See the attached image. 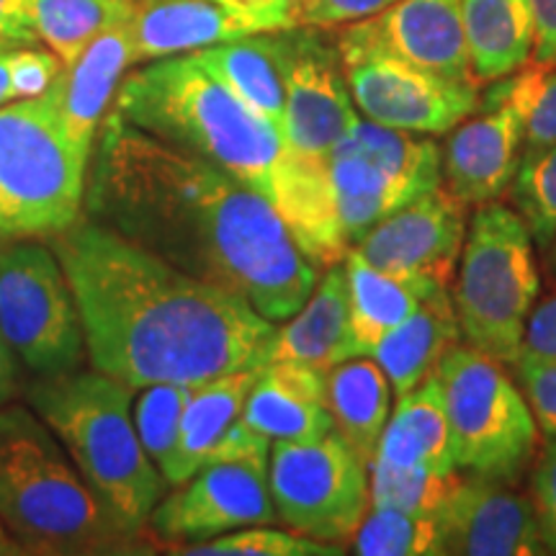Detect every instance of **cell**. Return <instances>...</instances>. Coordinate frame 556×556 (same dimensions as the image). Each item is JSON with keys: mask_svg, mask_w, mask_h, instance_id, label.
Instances as JSON below:
<instances>
[{"mask_svg": "<svg viewBox=\"0 0 556 556\" xmlns=\"http://www.w3.org/2000/svg\"><path fill=\"white\" fill-rule=\"evenodd\" d=\"M83 204L90 219L235 291L270 323L296 315L317 287V266L263 193L111 109L90 152Z\"/></svg>", "mask_w": 556, "mask_h": 556, "instance_id": "obj_1", "label": "cell"}, {"mask_svg": "<svg viewBox=\"0 0 556 556\" xmlns=\"http://www.w3.org/2000/svg\"><path fill=\"white\" fill-rule=\"evenodd\" d=\"M78 302L90 366L139 392L206 384L268 364L278 323L248 299L170 266L101 222L50 235Z\"/></svg>", "mask_w": 556, "mask_h": 556, "instance_id": "obj_2", "label": "cell"}, {"mask_svg": "<svg viewBox=\"0 0 556 556\" xmlns=\"http://www.w3.org/2000/svg\"><path fill=\"white\" fill-rule=\"evenodd\" d=\"M111 111L170 148L219 165L274 199L289 160L287 139L214 78L197 54L152 60L124 75Z\"/></svg>", "mask_w": 556, "mask_h": 556, "instance_id": "obj_3", "label": "cell"}, {"mask_svg": "<svg viewBox=\"0 0 556 556\" xmlns=\"http://www.w3.org/2000/svg\"><path fill=\"white\" fill-rule=\"evenodd\" d=\"M0 523L24 554H111L137 544L29 405L0 407Z\"/></svg>", "mask_w": 556, "mask_h": 556, "instance_id": "obj_4", "label": "cell"}, {"mask_svg": "<svg viewBox=\"0 0 556 556\" xmlns=\"http://www.w3.org/2000/svg\"><path fill=\"white\" fill-rule=\"evenodd\" d=\"M135 389L96 371L39 377L26 400L50 426L96 497L129 536H139L165 495L163 471L139 441Z\"/></svg>", "mask_w": 556, "mask_h": 556, "instance_id": "obj_5", "label": "cell"}, {"mask_svg": "<svg viewBox=\"0 0 556 556\" xmlns=\"http://www.w3.org/2000/svg\"><path fill=\"white\" fill-rule=\"evenodd\" d=\"M539 287L533 238L523 217L500 201L477 206L451 294L467 345L500 364H516Z\"/></svg>", "mask_w": 556, "mask_h": 556, "instance_id": "obj_6", "label": "cell"}, {"mask_svg": "<svg viewBox=\"0 0 556 556\" xmlns=\"http://www.w3.org/2000/svg\"><path fill=\"white\" fill-rule=\"evenodd\" d=\"M88 163L41 96L0 106V238H50L73 225Z\"/></svg>", "mask_w": 556, "mask_h": 556, "instance_id": "obj_7", "label": "cell"}, {"mask_svg": "<svg viewBox=\"0 0 556 556\" xmlns=\"http://www.w3.org/2000/svg\"><path fill=\"white\" fill-rule=\"evenodd\" d=\"M456 469L510 482L536 454L539 426L526 394L497 358L454 345L435 368Z\"/></svg>", "mask_w": 556, "mask_h": 556, "instance_id": "obj_8", "label": "cell"}, {"mask_svg": "<svg viewBox=\"0 0 556 556\" xmlns=\"http://www.w3.org/2000/svg\"><path fill=\"white\" fill-rule=\"evenodd\" d=\"M348 245L422 193L443 186L441 150L433 139L358 119L325 157Z\"/></svg>", "mask_w": 556, "mask_h": 556, "instance_id": "obj_9", "label": "cell"}, {"mask_svg": "<svg viewBox=\"0 0 556 556\" xmlns=\"http://www.w3.org/2000/svg\"><path fill=\"white\" fill-rule=\"evenodd\" d=\"M0 330L39 377L80 366L88 351L78 302L50 245L18 240L0 250Z\"/></svg>", "mask_w": 556, "mask_h": 556, "instance_id": "obj_10", "label": "cell"}, {"mask_svg": "<svg viewBox=\"0 0 556 556\" xmlns=\"http://www.w3.org/2000/svg\"><path fill=\"white\" fill-rule=\"evenodd\" d=\"M268 486L289 531L328 544L351 541L371 507L368 464L336 430L317 441H276Z\"/></svg>", "mask_w": 556, "mask_h": 556, "instance_id": "obj_11", "label": "cell"}, {"mask_svg": "<svg viewBox=\"0 0 556 556\" xmlns=\"http://www.w3.org/2000/svg\"><path fill=\"white\" fill-rule=\"evenodd\" d=\"M270 456L219 458L163 497L144 531L168 544L191 546L248 526L276 523L268 486Z\"/></svg>", "mask_w": 556, "mask_h": 556, "instance_id": "obj_12", "label": "cell"}, {"mask_svg": "<svg viewBox=\"0 0 556 556\" xmlns=\"http://www.w3.org/2000/svg\"><path fill=\"white\" fill-rule=\"evenodd\" d=\"M283 70V139L296 155L325 160L358 124L338 47L294 26L278 31Z\"/></svg>", "mask_w": 556, "mask_h": 556, "instance_id": "obj_13", "label": "cell"}, {"mask_svg": "<svg viewBox=\"0 0 556 556\" xmlns=\"http://www.w3.org/2000/svg\"><path fill=\"white\" fill-rule=\"evenodd\" d=\"M353 103L366 119L409 131L446 135L477 109V83L415 67L387 54L343 62Z\"/></svg>", "mask_w": 556, "mask_h": 556, "instance_id": "obj_14", "label": "cell"}, {"mask_svg": "<svg viewBox=\"0 0 556 556\" xmlns=\"http://www.w3.org/2000/svg\"><path fill=\"white\" fill-rule=\"evenodd\" d=\"M338 54L340 62L387 54L446 78L477 83L464 34L462 0H397L377 16L340 31Z\"/></svg>", "mask_w": 556, "mask_h": 556, "instance_id": "obj_15", "label": "cell"}, {"mask_svg": "<svg viewBox=\"0 0 556 556\" xmlns=\"http://www.w3.org/2000/svg\"><path fill=\"white\" fill-rule=\"evenodd\" d=\"M467 227V204L446 186H438L368 229L353 250L387 274L433 278L451 287Z\"/></svg>", "mask_w": 556, "mask_h": 556, "instance_id": "obj_16", "label": "cell"}, {"mask_svg": "<svg viewBox=\"0 0 556 556\" xmlns=\"http://www.w3.org/2000/svg\"><path fill=\"white\" fill-rule=\"evenodd\" d=\"M443 552L467 556L548 554L533 500L495 479H462L438 513Z\"/></svg>", "mask_w": 556, "mask_h": 556, "instance_id": "obj_17", "label": "cell"}, {"mask_svg": "<svg viewBox=\"0 0 556 556\" xmlns=\"http://www.w3.org/2000/svg\"><path fill=\"white\" fill-rule=\"evenodd\" d=\"M523 160V119L513 103L490 90L484 111L451 135L441 155L446 189L467 206L497 201L513 186Z\"/></svg>", "mask_w": 556, "mask_h": 556, "instance_id": "obj_18", "label": "cell"}, {"mask_svg": "<svg viewBox=\"0 0 556 556\" xmlns=\"http://www.w3.org/2000/svg\"><path fill=\"white\" fill-rule=\"evenodd\" d=\"M131 65H137L135 45L129 21H124L99 34L78 58L62 65L47 93H41L73 148L88 160L103 116Z\"/></svg>", "mask_w": 556, "mask_h": 556, "instance_id": "obj_19", "label": "cell"}, {"mask_svg": "<svg viewBox=\"0 0 556 556\" xmlns=\"http://www.w3.org/2000/svg\"><path fill=\"white\" fill-rule=\"evenodd\" d=\"M135 62L199 52L250 34L266 31L255 18L225 9L217 0H137L129 18Z\"/></svg>", "mask_w": 556, "mask_h": 556, "instance_id": "obj_20", "label": "cell"}, {"mask_svg": "<svg viewBox=\"0 0 556 556\" xmlns=\"http://www.w3.org/2000/svg\"><path fill=\"white\" fill-rule=\"evenodd\" d=\"M325 377L315 366L270 361L250 389L242 420L255 433L276 441H317L332 430Z\"/></svg>", "mask_w": 556, "mask_h": 556, "instance_id": "obj_21", "label": "cell"}, {"mask_svg": "<svg viewBox=\"0 0 556 556\" xmlns=\"http://www.w3.org/2000/svg\"><path fill=\"white\" fill-rule=\"evenodd\" d=\"M261 368L227 374V377L197 387L184 409V417H180L173 454L160 469L170 486L189 482L201 467L219 462L229 435L242 420V409H245L248 394L258 379Z\"/></svg>", "mask_w": 556, "mask_h": 556, "instance_id": "obj_22", "label": "cell"}, {"mask_svg": "<svg viewBox=\"0 0 556 556\" xmlns=\"http://www.w3.org/2000/svg\"><path fill=\"white\" fill-rule=\"evenodd\" d=\"M356 358V343L351 330V304L343 263L325 268L315 291L287 325L276 330L270 361L315 366L330 371L340 361Z\"/></svg>", "mask_w": 556, "mask_h": 556, "instance_id": "obj_23", "label": "cell"}, {"mask_svg": "<svg viewBox=\"0 0 556 556\" xmlns=\"http://www.w3.org/2000/svg\"><path fill=\"white\" fill-rule=\"evenodd\" d=\"M462 338L448 287L433 291L405 323L374 345L371 358L384 368L397 397L420 387L435 374L441 358Z\"/></svg>", "mask_w": 556, "mask_h": 556, "instance_id": "obj_24", "label": "cell"}, {"mask_svg": "<svg viewBox=\"0 0 556 556\" xmlns=\"http://www.w3.org/2000/svg\"><path fill=\"white\" fill-rule=\"evenodd\" d=\"M348 304L356 356H371L374 345L413 315L426 299L443 287L433 278H407L387 274L366 263L356 250H348L345 261Z\"/></svg>", "mask_w": 556, "mask_h": 556, "instance_id": "obj_25", "label": "cell"}, {"mask_svg": "<svg viewBox=\"0 0 556 556\" xmlns=\"http://www.w3.org/2000/svg\"><path fill=\"white\" fill-rule=\"evenodd\" d=\"M374 458L392 467H422L443 475L456 471L446 405L435 374L397 397L394 413L381 430Z\"/></svg>", "mask_w": 556, "mask_h": 556, "instance_id": "obj_26", "label": "cell"}, {"mask_svg": "<svg viewBox=\"0 0 556 556\" xmlns=\"http://www.w3.org/2000/svg\"><path fill=\"white\" fill-rule=\"evenodd\" d=\"M332 430L371 464L392 413V381L371 356L340 361L325 377Z\"/></svg>", "mask_w": 556, "mask_h": 556, "instance_id": "obj_27", "label": "cell"}, {"mask_svg": "<svg viewBox=\"0 0 556 556\" xmlns=\"http://www.w3.org/2000/svg\"><path fill=\"white\" fill-rule=\"evenodd\" d=\"M208 73L283 135V70L278 31H261L193 52Z\"/></svg>", "mask_w": 556, "mask_h": 556, "instance_id": "obj_28", "label": "cell"}, {"mask_svg": "<svg viewBox=\"0 0 556 556\" xmlns=\"http://www.w3.org/2000/svg\"><path fill=\"white\" fill-rule=\"evenodd\" d=\"M464 34L475 80H500L526 67L533 54L528 0H462Z\"/></svg>", "mask_w": 556, "mask_h": 556, "instance_id": "obj_29", "label": "cell"}, {"mask_svg": "<svg viewBox=\"0 0 556 556\" xmlns=\"http://www.w3.org/2000/svg\"><path fill=\"white\" fill-rule=\"evenodd\" d=\"M131 0H29L34 34L62 60L73 62L99 34L131 18Z\"/></svg>", "mask_w": 556, "mask_h": 556, "instance_id": "obj_30", "label": "cell"}, {"mask_svg": "<svg viewBox=\"0 0 556 556\" xmlns=\"http://www.w3.org/2000/svg\"><path fill=\"white\" fill-rule=\"evenodd\" d=\"M458 484H462L458 469L443 475L422 467H392L377 458L368 464L371 507L413 513V516H438Z\"/></svg>", "mask_w": 556, "mask_h": 556, "instance_id": "obj_31", "label": "cell"}, {"mask_svg": "<svg viewBox=\"0 0 556 556\" xmlns=\"http://www.w3.org/2000/svg\"><path fill=\"white\" fill-rule=\"evenodd\" d=\"M351 552L361 556H441L443 533L438 516L368 507L356 533L351 536Z\"/></svg>", "mask_w": 556, "mask_h": 556, "instance_id": "obj_32", "label": "cell"}, {"mask_svg": "<svg viewBox=\"0 0 556 556\" xmlns=\"http://www.w3.org/2000/svg\"><path fill=\"white\" fill-rule=\"evenodd\" d=\"M492 93L513 103L523 119V155L556 144V65L520 67Z\"/></svg>", "mask_w": 556, "mask_h": 556, "instance_id": "obj_33", "label": "cell"}, {"mask_svg": "<svg viewBox=\"0 0 556 556\" xmlns=\"http://www.w3.org/2000/svg\"><path fill=\"white\" fill-rule=\"evenodd\" d=\"M199 384H178V381H163L139 389L131 402V420H135L137 435L142 441L148 456L157 469L165 467L176 446L180 417L189 405Z\"/></svg>", "mask_w": 556, "mask_h": 556, "instance_id": "obj_34", "label": "cell"}, {"mask_svg": "<svg viewBox=\"0 0 556 556\" xmlns=\"http://www.w3.org/2000/svg\"><path fill=\"white\" fill-rule=\"evenodd\" d=\"M510 191L533 242L548 248L556 238V144L523 155Z\"/></svg>", "mask_w": 556, "mask_h": 556, "instance_id": "obj_35", "label": "cell"}, {"mask_svg": "<svg viewBox=\"0 0 556 556\" xmlns=\"http://www.w3.org/2000/svg\"><path fill=\"white\" fill-rule=\"evenodd\" d=\"M178 554L189 556H338L343 548L328 541L302 536L296 531H278L270 526H248L222 533L201 544L180 546Z\"/></svg>", "mask_w": 556, "mask_h": 556, "instance_id": "obj_36", "label": "cell"}, {"mask_svg": "<svg viewBox=\"0 0 556 556\" xmlns=\"http://www.w3.org/2000/svg\"><path fill=\"white\" fill-rule=\"evenodd\" d=\"M513 368L539 430L546 438H556V361L518 358Z\"/></svg>", "mask_w": 556, "mask_h": 556, "instance_id": "obj_37", "label": "cell"}, {"mask_svg": "<svg viewBox=\"0 0 556 556\" xmlns=\"http://www.w3.org/2000/svg\"><path fill=\"white\" fill-rule=\"evenodd\" d=\"M397 0H291L294 26H340L356 24L389 9Z\"/></svg>", "mask_w": 556, "mask_h": 556, "instance_id": "obj_38", "label": "cell"}, {"mask_svg": "<svg viewBox=\"0 0 556 556\" xmlns=\"http://www.w3.org/2000/svg\"><path fill=\"white\" fill-rule=\"evenodd\" d=\"M11 86L16 101L39 99L58 78L62 60L52 50H31V47H13L9 54Z\"/></svg>", "mask_w": 556, "mask_h": 556, "instance_id": "obj_39", "label": "cell"}, {"mask_svg": "<svg viewBox=\"0 0 556 556\" xmlns=\"http://www.w3.org/2000/svg\"><path fill=\"white\" fill-rule=\"evenodd\" d=\"M533 507L548 554H556V438H546L531 479Z\"/></svg>", "mask_w": 556, "mask_h": 556, "instance_id": "obj_40", "label": "cell"}, {"mask_svg": "<svg viewBox=\"0 0 556 556\" xmlns=\"http://www.w3.org/2000/svg\"><path fill=\"white\" fill-rule=\"evenodd\" d=\"M518 358L556 361V296H548L546 302L533 307L520 340Z\"/></svg>", "mask_w": 556, "mask_h": 556, "instance_id": "obj_41", "label": "cell"}, {"mask_svg": "<svg viewBox=\"0 0 556 556\" xmlns=\"http://www.w3.org/2000/svg\"><path fill=\"white\" fill-rule=\"evenodd\" d=\"M240 16L255 18L266 31L294 29L291 24V0H217Z\"/></svg>", "mask_w": 556, "mask_h": 556, "instance_id": "obj_42", "label": "cell"}, {"mask_svg": "<svg viewBox=\"0 0 556 556\" xmlns=\"http://www.w3.org/2000/svg\"><path fill=\"white\" fill-rule=\"evenodd\" d=\"M533 13V60L556 65V0H528Z\"/></svg>", "mask_w": 556, "mask_h": 556, "instance_id": "obj_43", "label": "cell"}, {"mask_svg": "<svg viewBox=\"0 0 556 556\" xmlns=\"http://www.w3.org/2000/svg\"><path fill=\"white\" fill-rule=\"evenodd\" d=\"M0 41L13 47L39 41L31 26L29 0H0Z\"/></svg>", "mask_w": 556, "mask_h": 556, "instance_id": "obj_44", "label": "cell"}, {"mask_svg": "<svg viewBox=\"0 0 556 556\" xmlns=\"http://www.w3.org/2000/svg\"><path fill=\"white\" fill-rule=\"evenodd\" d=\"M16 394V351L0 330V407H5Z\"/></svg>", "mask_w": 556, "mask_h": 556, "instance_id": "obj_45", "label": "cell"}, {"mask_svg": "<svg viewBox=\"0 0 556 556\" xmlns=\"http://www.w3.org/2000/svg\"><path fill=\"white\" fill-rule=\"evenodd\" d=\"M11 50H0V106L16 101V96H13V86H11V65H9Z\"/></svg>", "mask_w": 556, "mask_h": 556, "instance_id": "obj_46", "label": "cell"}, {"mask_svg": "<svg viewBox=\"0 0 556 556\" xmlns=\"http://www.w3.org/2000/svg\"><path fill=\"white\" fill-rule=\"evenodd\" d=\"M13 554H24V548L13 541L11 533L5 531L3 523H0V556H13Z\"/></svg>", "mask_w": 556, "mask_h": 556, "instance_id": "obj_47", "label": "cell"}, {"mask_svg": "<svg viewBox=\"0 0 556 556\" xmlns=\"http://www.w3.org/2000/svg\"><path fill=\"white\" fill-rule=\"evenodd\" d=\"M548 268H552L554 281H556V238L548 242Z\"/></svg>", "mask_w": 556, "mask_h": 556, "instance_id": "obj_48", "label": "cell"}, {"mask_svg": "<svg viewBox=\"0 0 556 556\" xmlns=\"http://www.w3.org/2000/svg\"><path fill=\"white\" fill-rule=\"evenodd\" d=\"M13 45H5V41H0V50H11Z\"/></svg>", "mask_w": 556, "mask_h": 556, "instance_id": "obj_49", "label": "cell"}, {"mask_svg": "<svg viewBox=\"0 0 556 556\" xmlns=\"http://www.w3.org/2000/svg\"><path fill=\"white\" fill-rule=\"evenodd\" d=\"M131 3H137V0H131Z\"/></svg>", "mask_w": 556, "mask_h": 556, "instance_id": "obj_50", "label": "cell"}]
</instances>
